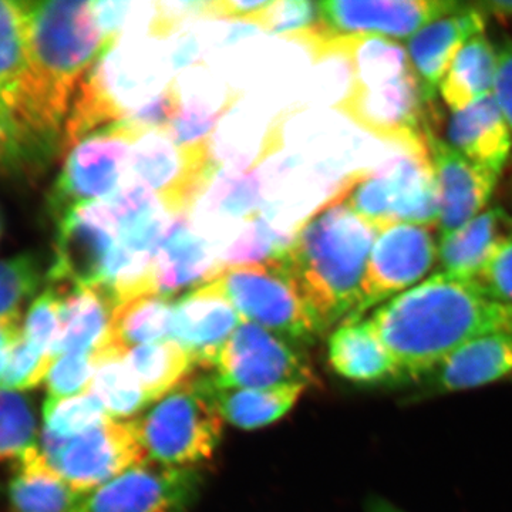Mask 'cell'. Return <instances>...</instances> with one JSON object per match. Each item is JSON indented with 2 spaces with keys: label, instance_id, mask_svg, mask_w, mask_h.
Wrapping results in <instances>:
<instances>
[{
  "label": "cell",
  "instance_id": "obj_1",
  "mask_svg": "<svg viewBox=\"0 0 512 512\" xmlns=\"http://www.w3.org/2000/svg\"><path fill=\"white\" fill-rule=\"evenodd\" d=\"M28 70L20 86L13 124L30 150L55 156L63 151L70 99L84 74L107 49L92 3L77 0L22 2Z\"/></svg>",
  "mask_w": 512,
  "mask_h": 512
},
{
  "label": "cell",
  "instance_id": "obj_2",
  "mask_svg": "<svg viewBox=\"0 0 512 512\" xmlns=\"http://www.w3.org/2000/svg\"><path fill=\"white\" fill-rule=\"evenodd\" d=\"M393 356L400 382H421L467 343L512 333V306L477 281L434 274L369 316Z\"/></svg>",
  "mask_w": 512,
  "mask_h": 512
},
{
  "label": "cell",
  "instance_id": "obj_3",
  "mask_svg": "<svg viewBox=\"0 0 512 512\" xmlns=\"http://www.w3.org/2000/svg\"><path fill=\"white\" fill-rule=\"evenodd\" d=\"M376 237L375 229L332 194L281 255L323 332L359 308Z\"/></svg>",
  "mask_w": 512,
  "mask_h": 512
},
{
  "label": "cell",
  "instance_id": "obj_4",
  "mask_svg": "<svg viewBox=\"0 0 512 512\" xmlns=\"http://www.w3.org/2000/svg\"><path fill=\"white\" fill-rule=\"evenodd\" d=\"M352 82L338 109L376 137L409 153H430L427 99L404 50L359 57L350 66Z\"/></svg>",
  "mask_w": 512,
  "mask_h": 512
},
{
  "label": "cell",
  "instance_id": "obj_5",
  "mask_svg": "<svg viewBox=\"0 0 512 512\" xmlns=\"http://www.w3.org/2000/svg\"><path fill=\"white\" fill-rule=\"evenodd\" d=\"M160 60L146 45L110 47L94 62L74 93L64 124L63 148L99 128L126 123L170 86Z\"/></svg>",
  "mask_w": 512,
  "mask_h": 512
},
{
  "label": "cell",
  "instance_id": "obj_6",
  "mask_svg": "<svg viewBox=\"0 0 512 512\" xmlns=\"http://www.w3.org/2000/svg\"><path fill=\"white\" fill-rule=\"evenodd\" d=\"M133 424L148 460L192 467L214 454L224 419L212 399L208 376L191 375Z\"/></svg>",
  "mask_w": 512,
  "mask_h": 512
},
{
  "label": "cell",
  "instance_id": "obj_7",
  "mask_svg": "<svg viewBox=\"0 0 512 512\" xmlns=\"http://www.w3.org/2000/svg\"><path fill=\"white\" fill-rule=\"evenodd\" d=\"M242 318L289 343H312L323 332L281 255L262 264L232 266L217 276Z\"/></svg>",
  "mask_w": 512,
  "mask_h": 512
},
{
  "label": "cell",
  "instance_id": "obj_8",
  "mask_svg": "<svg viewBox=\"0 0 512 512\" xmlns=\"http://www.w3.org/2000/svg\"><path fill=\"white\" fill-rule=\"evenodd\" d=\"M141 131L130 123L99 128L70 147L49 194L57 221L73 208L106 201L130 183L131 153Z\"/></svg>",
  "mask_w": 512,
  "mask_h": 512
},
{
  "label": "cell",
  "instance_id": "obj_9",
  "mask_svg": "<svg viewBox=\"0 0 512 512\" xmlns=\"http://www.w3.org/2000/svg\"><path fill=\"white\" fill-rule=\"evenodd\" d=\"M40 451L49 466L82 494L92 493L148 460L133 420L109 419L72 439L43 431Z\"/></svg>",
  "mask_w": 512,
  "mask_h": 512
},
{
  "label": "cell",
  "instance_id": "obj_10",
  "mask_svg": "<svg viewBox=\"0 0 512 512\" xmlns=\"http://www.w3.org/2000/svg\"><path fill=\"white\" fill-rule=\"evenodd\" d=\"M215 173L208 141L183 146L165 130H150L134 143L130 181L153 191L170 214L187 212Z\"/></svg>",
  "mask_w": 512,
  "mask_h": 512
},
{
  "label": "cell",
  "instance_id": "obj_11",
  "mask_svg": "<svg viewBox=\"0 0 512 512\" xmlns=\"http://www.w3.org/2000/svg\"><path fill=\"white\" fill-rule=\"evenodd\" d=\"M212 380L237 389H278L315 382L311 366L292 343L242 320L212 360Z\"/></svg>",
  "mask_w": 512,
  "mask_h": 512
},
{
  "label": "cell",
  "instance_id": "obj_12",
  "mask_svg": "<svg viewBox=\"0 0 512 512\" xmlns=\"http://www.w3.org/2000/svg\"><path fill=\"white\" fill-rule=\"evenodd\" d=\"M437 252L431 228L399 224L379 232L367 261L359 308L349 319L365 318L369 309L419 285L436 264Z\"/></svg>",
  "mask_w": 512,
  "mask_h": 512
},
{
  "label": "cell",
  "instance_id": "obj_13",
  "mask_svg": "<svg viewBox=\"0 0 512 512\" xmlns=\"http://www.w3.org/2000/svg\"><path fill=\"white\" fill-rule=\"evenodd\" d=\"M200 485L192 467L147 460L84 494L77 512H188Z\"/></svg>",
  "mask_w": 512,
  "mask_h": 512
},
{
  "label": "cell",
  "instance_id": "obj_14",
  "mask_svg": "<svg viewBox=\"0 0 512 512\" xmlns=\"http://www.w3.org/2000/svg\"><path fill=\"white\" fill-rule=\"evenodd\" d=\"M117 238L119 225L109 202L73 208L57 221L49 281L55 286H100Z\"/></svg>",
  "mask_w": 512,
  "mask_h": 512
},
{
  "label": "cell",
  "instance_id": "obj_15",
  "mask_svg": "<svg viewBox=\"0 0 512 512\" xmlns=\"http://www.w3.org/2000/svg\"><path fill=\"white\" fill-rule=\"evenodd\" d=\"M320 20L330 36L412 39L430 23L456 13L466 3L454 0H325Z\"/></svg>",
  "mask_w": 512,
  "mask_h": 512
},
{
  "label": "cell",
  "instance_id": "obj_16",
  "mask_svg": "<svg viewBox=\"0 0 512 512\" xmlns=\"http://www.w3.org/2000/svg\"><path fill=\"white\" fill-rule=\"evenodd\" d=\"M242 320L220 281L214 279L195 286L174 302L170 339L183 346L197 366L210 369Z\"/></svg>",
  "mask_w": 512,
  "mask_h": 512
},
{
  "label": "cell",
  "instance_id": "obj_17",
  "mask_svg": "<svg viewBox=\"0 0 512 512\" xmlns=\"http://www.w3.org/2000/svg\"><path fill=\"white\" fill-rule=\"evenodd\" d=\"M429 147L439 190L437 228L441 237H446L483 212L500 174L468 160L433 133L429 134Z\"/></svg>",
  "mask_w": 512,
  "mask_h": 512
},
{
  "label": "cell",
  "instance_id": "obj_18",
  "mask_svg": "<svg viewBox=\"0 0 512 512\" xmlns=\"http://www.w3.org/2000/svg\"><path fill=\"white\" fill-rule=\"evenodd\" d=\"M484 28L485 15L473 3L430 23L409 40L407 53L427 99L433 100L458 53Z\"/></svg>",
  "mask_w": 512,
  "mask_h": 512
},
{
  "label": "cell",
  "instance_id": "obj_19",
  "mask_svg": "<svg viewBox=\"0 0 512 512\" xmlns=\"http://www.w3.org/2000/svg\"><path fill=\"white\" fill-rule=\"evenodd\" d=\"M221 272L220 259L210 239L192 228L187 212L175 215L161 239L154 261L157 292L173 296L187 286L208 284Z\"/></svg>",
  "mask_w": 512,
  "mask_h": 512
},
{
  "label": "cell",
  "instance_id": "obj_20",
  "mask_svg": "<svg viewBox=\"0 0 512 512\" xmlns=\"http://www.w3.org/2000/svg\"><path fill=\"white\" fill-rule=\"evenodd\" d=\"M507 379H512V333H500L467 343L420 383L427 394H447Z\"/></svg>",
  "mask_w": 512,
  "mask_h": 512
},
{
  "label": "cell",
  "instance_id": "obj_21",
  "mask_svg": "<svg viewBox=\"0 0 512 512\" xmlns=\"http://www.w3.org/2000/svg\"><path fill=\"white\" fill-rule=\"evenodd\" d=\"M512 239V220L503 208L485 210L464 227L441 237L437 274L476 281L495 254Z\"/></svg>",
  "mask_w": 512,
  "mask_h": 512
},
{
  "label": "cell",
  "instance_id": "obj_22",
  "mask_svg": "<svg viewBox=\"0 0 512 512\" xmlns=\"http://www.w3.org/2000/svg\"><path fill=\"white\" fill-rule=\"evenodd\" d=\"M55 286V285H52ZM62 293V330L56 357L67 353L97 355L111 346L117 303L103 286H55Z\"/></svg>",
  "mask_w": 512,
  "mask_h": 512
},
{
  "label": "cell",
  "instance_id": "obj_23",
  "mask_svg": "<svg viewBox=\"0 0 512 512\" xmlns=\"http://www.w3.org/2000/svg\"><path fill=\"white\" fill-rule=\"evenodd\" d=\"M447 143L473 163L501 173L510 156L512 137L493 93L451 114Z\"/></svg>",
  "mask_w": 512,
  "mask_h": 512
},
{
  "label": "cell",
  "instance_id": "obj_24",
  "mask_svg": "<svg viewBox=\"0 0 512 512\" xmlns=\"http://www.w3.org/2000/svg\"><path fill=\"white\" fill-rule=\"evenodd\" d=\"M394 225L439 227V190L430 153H409L383 165Z\"/></svg>",
  "mask_w": 512,
  "mask_h": 512
},
{
  "label": "cell",
  "instance_id": "obj_25",
  "mask_svg": "<svg viewBox=\"0 0 512 512\" xmlns=\"http://www.w3.org/2000/svg\"><path fill=\"white\" fill-rule=\"evenodd\" d=\"M329 362L338 375L362 384L400 383L396 363L369 318L346 319L333 330Z\"/></svg>",
  "mask_w": 512,
  "mask_h": 512
},
{
  "label": "cell",
  "instance_id": "obj_26",
  "mask_svg": "<svg viewBox=\"0 0 512 512\" xmlns=\"http://www.w3.org/2000/svg\"><path fill=\"white\" fill-rule=\"evenodd\" d=\"M9 495L13 512H77L84 497L49 466L39 446L18 460Z\"/></svg>",
  "mask_w": 512,
  "mask_h": 512
},
{
  "label": "cell",
  "instance_id": "obj_27",
  "mask_svg": "<svg viewBox=\"0 0 512 512\" xmlns=\"http://www.w3.org/2000/svg\"><path fill=\"white\" fill-rule=\"evenodd\" d=\"M26 70L28 42L22 2L0 0V138H18L13 111Z\"/></svg>",
  "mask_w": 512,
  "mask_h": 512
},
{
  "label": "cell",
  "instance_id": "obj_28",
  "mask_svg": "<svg viewBox=\"0 0 512 512\" xmlns=\"http://www.w3.org/2000/svg\"><path fill=\"white\" fill-rule=\"evenodd\" d=\"M215 406L222 419L244 430L261 429L284 417L295 406L306 386L278 389H237L218 386L208 376Z\"/></svg>",
  "mask_w": 512,
  "mask_h": 512
},
{
  "label": "cell",
  "instance_id": "obj_29",
  "mask_svg": "<svg viewBox=\"0 0 512 512\" xmlns=\"http://www.w3.org/2000/svg\"><path fill=\"white\" fill-rule=\"evenodd\" d=\"M497 64L498 52L484 33L468 40L439 87L448 109L456 113L493 93Z\"/></svg>",
  "mask_w": 512,
  "mask_h": 512
},
{
  "label": "cell",
  "instance_id": "obj_30",
  "mask_svg": "<svg viewBox=\"0 0 512 512\" xmlns=\"http://www.w3.org/2000/svg\"><path fill=\"white\" fill-rule=\"evenodd\" d=\"M174 302L164 293H146L114 309L111 346L127 352L170 339Z\"/></svg>",
  "mask_w": 512,
  "mask_h": 512
},
{
  "label": "cell",
  "instance_id": "obj_31",
  "mask_svg": "<svg viewBox=\"0 0 512 512\" xmlns=\"http://www.w3.org/2000/svg\"><path fill=\"white\" fill-rule=\"evenodd\" d=\"M123 356L151 403L173 392L197 366L194 357L171 339L128 349Z\"/></svg>",
  "mask_w": 512,
  "mask_h": 512
},
{
  "label": "cell",
  "instance_id": "obj_32",
  "mask_svg": "<svg viewBox=\"0 0 512 512\" xmlns=\"http://www.w3.org/2000/svg\"><path fill=\"white\" fill-rule=\"evenodd\" d=\"M123 355L124 352L114 346L97 353L89 389L111 419L116 420H126L153 404Z\"/></svg>",
  "mask_w": 512,
  "mask_h": 512
},
{
  "label": "cell",
  "instance_id": "obj_33",
  "mask_svg": "<svg viewBox=\"0 0 512 512\" xmlns=\"http://www.w3.org/2000/svg\"><path fill=\"white\" fill-rule=\"evenodd\" d=\"M262 183L255 171H227L222 173L205 197V214L220 222L255 218L262 200Z\"/></svg>",
  "mask_w": 512,
  "mask_h": 512
},
{
  "label": "cell",
  "instance_id": "obj_34",
  "mask_svg": "<svg viewBox=\"0 0 512 512\" xmlns=\"http://www.w3.org/2000/svg\"><path fill=\"white\" fill-rule=\"evenodd\" d=\"M36 416L25 394L0 387V464L36 447Z\"/></svg>",
  "mask_w": 512,
  "mask_h": 512
},
{
  "label": "cell",
  "instance_id": "obj_35",
  "mask_svg": "<svg viewBox=\"0 0 512 512\" xmlns=\"http://www.w3.org/2000/svg\"><path fill=\"white\" fill-rule=\"evenodd\" d=\"M292 239L285 232L272 227L265 218L256 215L242 225L237 237L222 251L220 265L222 271L232 266H244L255 262L269 261L284 254Z\"/></svg>",
  "mask_w": 512,
  "mask_h": 512
},
{
  "label": "cell",
  "instance_id": "obj_36",
  "mask_svg": "<svg viewBox=\"0 0 512 512\" xmlns=\"http://www.w3.org/2000/svg\"><path fill=\"white\" fill-rule=\"evenodd\" d=\"M111 419L92 393L77 396L47 397L43 407L46 433L59 439H72Z\"/></svg>",
  "mask_w": 512,
  "mask_h": 512
},
{
  "label": "cell",
  "instance_id": "obj_37",
  "mask_svg": "<svg viewBox=\"0 0 512 512\" xmlns=\"http://www.w3.org/2000/svg\"><path fill=\"white\" fill-rule=\"evenodd\" d=\"M62 330V293L50 286L30 306L22 326V338L42 355L56 359Z\"/></svg>",
  "mask_w": 512,
  "mask_h": 512
},
{
  "label": "cell",
  "instance_id": "obj_38",
  "mask_svg": "<svg viewBox=\"0 0 512 512\" xmlns=\"http://www.w3.org/2000/svg\"><path fill=\"white\" fill-rule=\"evenodd\" d=\"M42 282L35 256L22 254L0 261V319L20 315L23 302L35 295Z\"/></svg>",
  "mask_w": 512,
  "mask_h": 512
},
{
  "label": "cell",
  "instance_id": "obj_39",
  "mask_svg": "<svg viewBox=\"0 0 512 512\" xmlns=\"http://www.w3.org/2000/svg\"><path fill=\"white\" fill-rule=\"evenodd\" d=\"M245 22L254 23L265 32L275 35L298 36L319 25V5L308 0L271 2Z\"/></svg>",
  "mask_w": 512,
  "mask_h": 512
},
{
  "label": "cell",
  "instance_id": "obj_40",
  "mask_svg": "<svg viewBox=\"0 0 512 512\" xmlns=\"http://www.w3.org/2000/svg\"><path fill=\"white\" fill-rule=\"evenodd\" d=\"M96 365L97 355L67 353L57 356L45 380L49 397L63 399L89 392Z\"/></svg>",
  "mask_w": 512,
  "mask_h": 512
},
{
  "label": "cell",
  "instance_id": "obj_41",
  "mask_svg": "<svg viewBox=\"0 0 512 512\" xmlns=\"http://www.w3.org/2000/svg\"><path fill=\"white\" fill-rule=\"evenodd\" d=\"M55 359L42 355L20 338L10 353L5 375L0 380V387L12 392L33 389L45 382L47 373Z\"/></svg>",
  "mask_w": 512,
  "mask_h": 512
},
{
  "label": "cell",
  "instance_id": "obj_42",
  "mask_svg": "<svg viewBox=\"0 0 512 512\" xmlns=\"http://www.w3.org/2000/svg\"><path fill=\"white\" fill-rule=\"evenodd\" d=\"M90 3H92L94 19H96L101 35L111 46L116 45L117 39L123 36L127 28L138 25L144 19V16L148 15L146 10L138 12L147 3L116 2V0L114 2H107V0L103 2L101 0V2Z\"/></svg>",
  "mask_w": 512,
  "mask_h": 512
},
{
  "label": "cell",
  "instance_id": "obj_43",
  "mask_svg": "<svg viewBox=\"0 0 512 512\" xmlns=\"http://www.w3.org/2000/svg\"><path fill=\"white\" fill-rule=\"evenodd\" d=\"M476 281L495 301L512 306V239L488 262Z\"/></svg>",
  "mask_w": 512,
  "mask_h": 512
},
{
  "label": "cell",
  "instance_id": "obj_44",
  "mask_svg": "<svg viewBox=\"0 0 512 512\" xmlns=\"http://www.w3.org/2000/svg\"><path fill=\"white\" fill-rule=\"evenodd\" d=\"M208 2H160L156 3V13L151 19V35L167 37L181 28L187 20L202 16L205 18Z\"/></svg>",
  "mask_w": 512,
  "mask_h": 512
},
{
  "label": "cell",
  "instance_id": "obj_45",
  "mask_svg": "<svg viewBox=\"0 0 512 512\" xmlns=\"http://www.w3.org/2000/svg\"><path fill=\"white\" fill-rule=\"evenodd\" d=\"M493 96L512 134V43L498 52Z\"/></svg>",
  "mask_w": 512,
  "mask_h": 512
},
{
  "label": "cell",
  "instance_id": "obj_46",
  "mask_svg": "<svg viewBox=\"0 0 512 512\" xmlns=\"http://www.w3.org/2000/svg\"><path fill=\"white\" fill-rule=\"evenodd\" d=\"M271 2L266 0H221L208 2L205 18H232L248 20Z\"/></svg>",
  "mask_w": 512,
  "mask_h": 512
},
{
  "label": "cell",
  "instance_id": "obj_47",
  "mask_svg": "<svg viewBox=\"0 0 512 512\" xmlns=\"http://www.w3.org/2000/svg\"><path fill=\"white\" fill-rule=\"evenodd\" d=\"M22 320L20 315L6 316L0 319V380L5 375L10 353L22 338Z\"/></svg>",
  "mask_w": 512,
  "mask_h": 512
},
{
  "label": "cell",
  "instance_id": "obj_48",
  "mask_svg": "<svg viewBox=\"0 0 512 512\" xmlns=\"http://www.w3.org/2000/svg\"><path fill=\"white\" fill-rule=\"evenodd\" d=\"M484 15H491L500 20L512 19V0H485L474 3Z\"/></svg>",
  "mask_w": 512,
  "mask_h": 512
},
{
  "label": "cell",
  "instance_id": "obj_49",
  "mask_svg": "<svg viewBox=\"0 0 512 512\" xmlns=\"http://www.w3.org/2000/svg\"><path fill=\"white\" fill-rule=\"evenodd\" d=\"M366 512H406L403 511L402 508L397 507L396 504H393L392 501L386 500V498L379 497V495H375V497L369 498L366 501Z\"/></svg>",
  "mask_w": 512,
  "mask_h": 512
}]
</instances>
